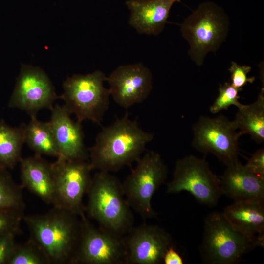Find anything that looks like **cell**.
I'll list each match as a JSON object with an SVG mask.
<instances>
[{
    "label": "cell",
    "mask_w": 264,
    "mask_h": 264,
    "mask_svg": "<svg viewBox=\"0 0 264 264\" xmlns=\"http://www.w3.org/2000/svg\"><path fill=\"white\" fill-rule=\"evenodd\" d=\"M122 184L124 195L130 208L143 219L156 217L151 200L154 193L165 181L167 168L160 155L149 151L136 162Z\"/></svg>",
    "instance_id": "obj_6"
},
{
    "label": "cell",
    "mask_w": 264,
    "mask_h": 264,
    "mask_svg": "<svg viewBox=\"0 0 264 264\" xmlns=\"http://www.w3.org/2000/svg\"><path fill=\"white\" fill-rule=\"evenodd\" d=\"M58 98L52 83L40 68L22 64L8 107L20 109L30 116L43 109L51 110Z\"/></svg>",
    "instance_id": "obj_12"
},
{
    "label": "cell",
    "mask_w": 264,
    "mask_h": 264,
    "mask_svg": "<svg viewBox=\"0 0 264 264\" xmlns=\"http://www.w3.org/2000/svg\"><path fill=\"white\" fill-rule=\"evenodd\" d=\"M57 158L52 163L54 177L52 205L83 217L86 212L83 198L92 178L89 163L87 160H70L61 157Z\"/></svg>",
    "instance_id": "obj_8"
},
{
    "label": "cell",
    "mask_w": 264,
    "mask_h": 264,
    "mask_svg": "<svg viewBox=\"0 0 264 264\" xmlns=\"http://www.w3.org/2000/svg\"><path fill=\"white\" fill-rule=\"evenodd\" d=\"M193 131L192 145L198 151L212 154L226 165L238 160L241 135L226 116H201Z\"/></svg>",
    "instance_id": "obj_10"
},
{
    "label": "cell",
    "mask_w": 264,
    "mask_h": 264,
    "mask_svg": "<svg viewBox=\"0 0 264 264\" xmlns=\"http://www.w3.org/2000/svg\"><path fill=\"white\" fill-rule=\"evenodd\" d=\"M251 67L247 65L241 66L232 61L228 69L230 73L231 84L235 88L242 89L247 83H253L255 77H248L247 74L251 71Z\"/></svg>",
    "instance_id": "obj_27"
},
{
    "label": "cell",
    "mask_w": 264,
    "mask_h": 264,
    "mask_svg": "<svg viewBox=\"0 0 264 264\" xmlns=\"http://www.w3.org/2000/svg\"><path fill=\"white\" fill-rule=\"evenodd\" d=\"M23 212L0 209V235L20 232V224L24 217Z\"/></svg>",
    "instance_id": "obj_26"
},
{
    "label": "cell",
    "mask_w": 264,
    "mask_h": 264,
    "mask_svg": "<svg viewBox=\"0 0 264 264\" xmlns=\"http://www.w3.org/2000/svg\"><path fill=\"white\" fill-rule=\"evenodd\" d=\"M181 0H128L129 23L139 33L156 35L167 22L170 9Z\"/></svg>",
    "instance_id": "obj_18"
},
{
    "label": "cell",
    "mask_w": 264,
    "mask_h": 264,
    "mask_svg": "<svg viewBox=\"0 0 264 264\" xmlns=\"http://www.w3.org/2000/svg\"><path fill=\"white\" fill-rule=\"evenodd\" d=\"M241 90V89L235 88L229 82L220 84L218 95L209 108L210 112L217 113L228 109L232 105L239 108L242 105L239 101V93Z\"/></svg>",
    "instance_id": "obj_25"
},
{
    "label": "cell",
    "mask_w": 264,
    "mask_h": 264,
    "mask_svg": "<svg viewBox=\"0 0 264 264\" xmlns=\"http://www.w3.org/2000/svg\"><path fill=\"white\" fill-rule=\"evenodd\" d=\"M228 27V18L223 10L210 2L200 4L180 24V31L189 44L188 54L197 66L203 64L207 53L219 48Z\"/></svg>",
    "instance_id": "obj_4"
},
{
    "label": "cell",
    "mask_w": 264,
    "mask_h": 264,
    "mask_svg": "<svg viewBox=\"0 0 264 264\" xmlns=\"http://www.w3.org/2000/svg\"><path fill=\"white\" fill-rule=\"evenodd\" d=\"M106 79L101 71L75 74L64 82L63 93L58 98L77 121L90 120L100 125L110 102L109 89L104 86Z\"/></svg>",
    "instance_id": "obj_5"
},
{
    "label": "cell",
    "mask_w": 264,
    "mask_h": 264,
    "mask_svg": "<svg viewBox=\"0 0 264 264\" xmlns=\"http://www.w3.org/2000/svg\"><path fill=\"white\" fill-rule=\"evenodd\" d=\"M163 262L164 264H183L184 263L182 258L172 245L166 250Z\"/></svg>",
    "instance_id": "obj_30"
},
{
    "label": "cell",
    "mask_w": 264,
    "mask_h": 264,
    "mask_svg": "<svg viewBox=\"0 0 264 264\" xmlns=\"http://www.w3.org/2000/svg\"><path fill=\"white\" fill-rule=\"evenodd\" d=\"M87 195L86 212L99 227L121 236L132 228L130 207L116 177L99 171L92 177Z\"/></svg>",
    "instance_id": "obj_3"
},
{
    "label": "cell",
    "mask_w": 264,
    "mask_h": 264,
    "mask_svg": "<svg viewBox=\"0 0 264 264\" xmlns=\"http://www.w3.org/2000/svg\"><path fill=\"white\" fill-rule=\"evenodd\" d=\"M81 238L73 264H125L122 237L80 217Z\"/></svg>",
    "instance_id": "obj_11"
},
{
    "label": "cell",
    "mask_w": 264,
    "mask_h": 264,
    "mask_svg": "<svg viewBox=\"0 0 264 264\" xmlns=\"http://www.w3.org/2000/svg\"><path fill=\"white\" fill-rule=\"evenodd\" d=\"M25 207L22 186L14 181L7 169L0 166V209L24 213Z\"/></svg>",
    "instance_id": "obj_23"
},
{
    "label": "cell",
    "mask_w": 264,
    "mask_h": 264,
    "mask_svg": "<svg viewBox=\"0 0 264 264\" xmlns=\"http://www.w3.org/2000/svg\"><path fill=\"white\" fill-rule=\"evenodd\" d=\"M7 264H49L39 246L30 238L16 244Z\"/></svg>",
    "instance_id": "obj_24"
},
{
    "label": "cell",
    "mask_w": 264,
    "mask_h": 264,
    "mask_svg": "<svg viewBox=\"0 0 264 264\" xmlns=\"http://www.w3.org/2000/svg\"><path fill=\"white\" fill-rule=\"evenodd\" d=\"M106 81L110 95L125 108L143 102L153 88L151 72L142 63L120 66L106 77Z\"/></svg>",
    "instance_id": "obj_14"
},
{
    "label": "cell",
    "mask_w": 264,
    "mask_h": 264,
    "mask_svg": "<svg viewBox=\"0 0 264 264\" xmlns=\"http://www.w3.org/2000/svg\"><path fill=\"white\" fill-rule=\"evenodd\" d=\"M24 141L35 154L56 157L59 151L49 122L39 121L36 116H30V120L24 127Z\"/></svg>",
    "instance_id": "obj_21"
},
{
    "label": "cell",
    "mask_w": 264,
    "mask_h": 264,
    "mask_svg": "<svg viewBox=\"0 0 264 264\" xmlns=\"http://www.w3.org/2000/svg\"><path fill=\"white\" fill-rule=\"evenodd\" d=\"M50 124L60 156L70 160H87L88 153L84 143L81 123L73 120L71 114L63 105H55L50 110Z\"/></svg>",
    "instance_id": "obj_15"
},
{
    "label": "cell",
    "mask_w": 264,
    "mask_h": 264,
    "mask_svg": "<svg viewBox=\"0 0 264 264\" xmlns=\"http://www.w3.org/2000/svg\"><path fill=\"white\" fill-rule=\"evenodd\" d=\"M201 252L204 259L212 264H232L256 244L236 231L222 213L214 212L205 219Z\"/></svg>",
    "instance_id": "obj_7"
},
{
    "label": "cell",
    "mask_w": 264,
    "mask_h": 264,
    "mask_svg": "<svg viewBox=\"0 0 264 264\" xmlns=\"http://www.w3.org/2000/svg\"><path fill=\"white\" fill-rule=\"evenodd\" d=\"M226 166L220 177L222 194L234 201H264V177L251 172L238 160Z\"/></svg>",
    "instance_id": "obj_16"
},
{
    "label": "cell",
    "mask_w": 264,
    "mask_h": 264,
    "mask_svg": "<svg viewBox=\"0 0 264 264\" xmlns=\"http://www.w3.org/2000/svg\"><path fill=\"white\" fill-rule=\"evenodd\" d=\"M235 128L241 135L249 134L258 143L264 141V88L254 102L238 108L232 121Z\"/></svg>",
    "instance_id": "obj_20"
},
{
    "label": "cell",
    "mask_w": 264,
    "mask_h": 264,
    "mask_svg": "<svg viewBox=\"0 0 264 264\" xmlns=\"http://www.w3.org/2000/svg\"><path fill=\"white\" fill-rule=\"evenodd\" d=\"M183 191L209 206L216 205L222 195L220 177L212 172L204 159L193 155L176 161L173 178L167 185L168 193Z\"/></svg>",
    "instance_id": "obj_9"
},
{
    "label": "cell",
    "mask_w": 264,
    "mask_h": 264,
    "mask_svg": "<svg viewBox=\"0 0 264 264\" xmlns=\"http://www.w3.org/2000/svg\"><path fill=\"white\" fill-rule=\"evenodd\" d=\"M31 239L49 264H73L82 230L79 216L53 206L44 214L24 216Z\"/></svg>",
    "instance_id": "obj_2"
},
{
    "label": "cell",
    "mask_w": 264,
    "mask_h": 264,
    "mask_svg": "<svg viewBox=\"0 0 264 264\" xmlns=\"http://www.w3.org/2000/svg\"><path fill=\"white\" fill-rule=\"evenodd\" d=\"M236 231L258 246L264 245V201H234L222 212Z\"/></svg>",
    "instance_id": "obj_17"
},
{
    "label": "cell",
    "mask_w": 264,
    "mask_h": 264,
    "mask_svg": "<svg viewBox=\"0 0 264 264\" xmlns=\"http://www.w3.org/2000/svg\"><path fill=\"white\" fill-rule=\"evenodd\" d=\"M13 233L0 235V264H7L16 244Z\"/></svg>",
    "instance_id": "obj_28"
},
{
    "label": "cell",
    "mask_w": 264,
    "mask_h": 264,
    "mask_svg": "<svg viewBox=\"0 0 264 264\" xmlns=\"http://www.w3.org/2000/svg\"><path fill=\"white\" fill-rule=\"evenodd\" d=\"M20 163L22 186L48 204H52L54 194V177L52 163L41 155L22 158Z\"/></svg>",
    "instance_id": "obj_19"
},
{
    "label": "cell",
    "mask_w": 264,
    "mask_h": 264,
    "mask_svg": "<svg viewBox=\"0 0 264 264\" xmlns=\"http://www.w3.org/2000/svg\"><path fill=\"white\" fill-rule=\"evenodd\" d=\"M245 166L254 174L264 177V149L263 148L257 150Z\"/></svg>",
    "instance_id": "obj_29"
},
{
    "label": "cell",
    "mask_w": 264,
    "mask_h": 264,
    "mask_svg": "<svg viewBox=\"0 0 264 264\" xmlns=\"http://www.w3.org/2000/svg\"><path fill=\"white\" fill-rule=\"evenodd\" d=\"M125 264H159L172 245L171 236L159 226L143 224L132 228L122 237Z\"/></svg>",
    "instance_id": "obj_13"
},
{
    "label": "cell",
    "mask_w": 264,
    "mask_h": 264,
    "mask_svg": "<svg viewBox=\"0 0 264 264\" xmlns=\"http://www.w3.org/2000/svg\"><path fill=\"white\" fill-rule=\"evenodd\" d=\"M24 127V124L12 127L3 120L0 121V166L13 169L22 158Z\"/></svg>",
    "instance_id": "obj_22"
},
{
    "label": "cell",
    "mask_w": 264,
    "mask_h": 264,
    "mask_svg": "<svg viewBox=\"0 0 264 264\" xmlns=\"http://www.w3.org/2000/svg\"><path fill=\"white\" fill-rule=\"evenodd\" d=\"M154 136L126 113L113 124L103 127L98 133L94 144L88 150L92 170L116 172L131 166L141 157Z\"/></svg>",
    "instance_id": "obj_1"
}]
</instances>
